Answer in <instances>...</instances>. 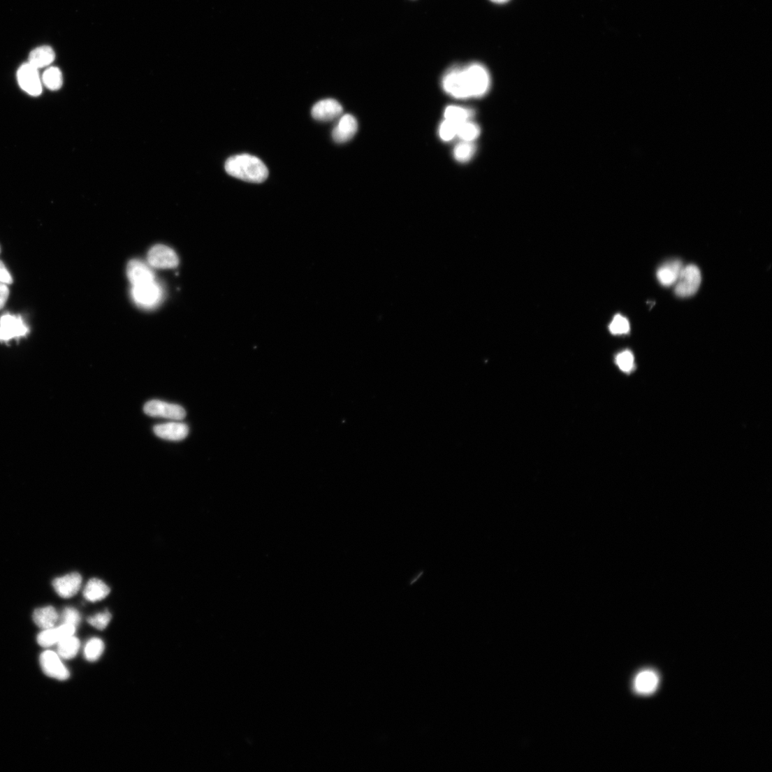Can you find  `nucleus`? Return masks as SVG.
Wrapping results in <instances>:
<instances>
[{"mask_svg":"<svg viewBox=\"0 0 772 772\" xmlns=\"http://www.w3.org/2000/svg\"><path fill=\"white\" fill-rule=\"evenodd\" d=\"M43 82L50 90H58L63 86V74L57 68H48L43 74Z\"/></svg>","mask_w":772,"mask_h":772,"instance_id":"obj_26","label":"nucleus"},{"mask_svg":"<svg viewBox=\"0 0 772 772\" xmlns=\"http://www.w3.org/2000/svg\"><path fill=\"white\" fill-rule=\"evenodd\" d=\"M110 592V588L103 581L98 578H92L87 583L83 595L87 601L96 602L106 598Z\"/></svg>","mask_w":772,"mask_h":772,"instance_id":"obj_18","label":"nucleus"},{"mask_svg":"<svg viewBox=\"0 0 772 772\" xmlns=\"http://www.w3.org/2000/svg\"><path fill=\"white\" fill-rule=\"evenodd\" d=\"M609 330L613 335L627 334L630 330L629 321L621 315H616L609 325Z\"/></svg>","mask_w":772,"mask_h":772,"instance_id":"obj_27","label":"nucleus"},{"mask_svg":"<svg viewBox=\"0 0 772 772\" xmlns=\"http://www.w3.org/2000/svg\"><path fill=\"white\" fill-rule=\"evenodd\" d=\"M148 264L154 268L169 269L176 268L179 263L176 253L169 247L156 245L147 254Z\"/></svg>","mask_w":772,"mask_h":772,"instance_id":"obj_7","label":"nucleus"},{"mask_svg":"<svg viewBox=\"0 0 772 772\" xmlns=\"http://www.w3.org/2000/svg\"><path fill=\"white\" fill-rule=\"evenodd\" d=\"M701 283V274L697 265L683 267L675 284V294L681 298L692 296L698 291Z\"/></svg>","mask_w":772,"mask_h":772,"instance_id":"obj_3","label":"nucleus"},{"mask_svg":"<svg viewBox=\"0 0 772 772\" xmlns=\"http://www.w3.org/2000/svg\"><path fill=\"white\" fill-rule=\"evenodd\" d=\"M144 412L152 417H161L173 420H182L187 412L180 406L164 402L159 400L148 401L144 407Z\"/></svg>","mask_w":772,"mask_h":772,"instance_id":"obj_6","label":"nucleus"},{"mask_svg":"<svg viewBox=\"0 0 772 772\" xmlns=\"http://www.w3.org/2000/svg\"><path fill=\"white\" fill-rule=\"evenodd\" d=\"M127 275L133 286L156 281V276L148 264L139 260H132L127 266Z\"/></svg>","mask_w":772,"mask_h":772,"instance_id":"obj_11","label":"nucleus"},{"mask_svg":"<svg viewBox=\"0 0 772 772\" xmlns=\"http://www.w3.org/2000/svg\"><path fill=\"white\" fill-rule=\"evenodd\" d=\"M481 129L476 123L470 120L458 125L457 136L463 141L473 142L479 138Z\"/></svg>","mask_w":772,"mask_h":772,"instance_id":"obj_23","label":"nucleus"},{"mask_svg":"<svg viewBox=\"0 0 772 772\" xmlns=\"http://www.w3.org/2000/svg\"><path fill=\"white\" fill-rule=\"evenodd\" d=\"M80 647L78 639L74 636L68 637L57 643V655L66 660L73 659L78 653Z\"/></svg>","mask_w":772,"mask_h":772,"instance_id":"obj_21","label":"nucleus"},{"mask_svg":"<svg viewBox=\"0 0 772 772\" xmlns=\"http://www.w3.org/2000/svg\"><path fill=\"white\" fill-rule=\"evenodd\" d=\"M41 665L44 673L58 680H66L70 676L67 667L61 662L59 656L52 651H46L41 656Z\"/></svg>","mask_w":772,"mask_h":772,"instance_id":"obj_9","label":"nucleus"},{"mask_svg":"<svg viewBox=\"0 0 772 772\" xmlns=\"http://www.w3.org/2000/svg\"><path fill=\"white\" fill-rule=\"evenodd\" d=\"M458 124L452 121L445 119L440 126L439 136L445 142L452 140L457 136Z\"/></svg>","mask_w":772,"mask_h":772,"instance_id":"obj_28","label":"nucleus"},{"mask_svg":"<svg viewBox=\"0 0 772 772\" xmlns=\"http://www.w3.org/2000/svg\"><path fill=\"white\" fill-rule=\"evenodd\" d=\"M82 576L78 573H72L59 577L53 581L52 585L57 594L64 599L76 595L80 590Z\"/></svg>","mask_w":772,"mask_h":772,"instance_id":"obj_10","label":"nucleus"},{"mask_svg":"<svg viewBox=\"0 0 772 772\" xmlns=\"http://www.w3.org/2000/svg\"><path fill=\"white\" fill-rule=\"evenodd\" d=\"M616 362L624 372H630L634 365V358L630 351H625L617 355Z\"/></svg>","mask_w":772,"mask_h":772,"instance_id":"obj_30","label":"nucleus"},{"mask_svg":"<svg viewBox=\"0 0 772 772\" xmlns=\"http://www.w3.org/2000/svg\"><path fill=\"white\" fill-rule=\"evenodd\" d=\"M358 131V122L351 115L347 114L340 119L333 131V140L337 143H345L354 138Z\"/></svg>","mask_w":772,"mask_h":772,"instance_id":"obj_13","label":"nucleus"},{"mask_svg":"<svg viewBox=\"0 0 772 772\" xmlns=\"http://www.w3.org/2000/svg\"><path fill=\"white\" fill-rule=\"evenodd\" d=\"M58 620L59 615L52 606L38 609L34 613L36 625L44 630L54 627Z\"/></svg>","mask_w":772,"mask_h":772,"instance_id":"obj_20","label":"nucleus"},{"mask_svg":"<svg viewBox=\"0 0 772 772\" xmlns=\"http://www.w3.org/2000/svg\"><path fill=\"white\" fill-rule=\"evenodd\" d=\"M442 86L446 94L457 99L481 98L490 88V78L483 66L473 64L448 71L443 78Z\"/></svg>","mask_w":772,"mask_h":772,"instance_id":"obj_1","label":"nucleus"},{"mask_svg":"<svg viewBox=\"0 0 772 772\" xmlns=\"http://www.w3.org/2000/svg\"><path fill=\"white\" fill-rule=\"evenodd\" d=\"M228 174L243 181L261 183L268 177L265 165L257 157L249 154L231 157L225 164Z\"/></svg>","mask_w":772,"mask_h":772,"instance_id":"obj_2","label":"nucleus"},{"mask_svg":"<svg viewBox=\"0 0 772 772\" xmlns=\"http://www.w3.org/2000/svg\"><path fill=\"white\" fill-rule=\"evenodd\" d=\"M476 146L473 142L463 141L453 150L455 159L460 163L469 162L474 156Z\"/></svg>","mask_w":772,"mask_h":772,"instance_id":"obj_25","label":"nucleus"},{"mask_svg":"<svg viewBox=\"0 0 772 772\" xmlns=\"http://www.w3.org/2000/svg\"><path fill=\"white\" fill-rule=\"evenodd\" d=\"M154 434L161 439L169 441H182L189 434V428L182 423H167L154 427Z\"/></svg>","mask_w":772,"mask_h":772,"instance_id":"obj_14","label":"nucleus"},{"mask_svg":"<svg viewBox=\"0 0 772 772\" xmlns=\"http://www.w3.org/2000/svg\"><path fill=\"white\" fill-rule=\"evenodd\" d=\"M55 59V53L50 46L37 48L30 52L29 64L41 69L49 66Z\"/></svg>","mask_w":772,"mask_h":772,"instance_id":"obj_19","label":"nucleus"},{"mask_svg":"<svg viewBox=\"0 0 772 772\" xmlns=\"http://www.w3.org/2000/svg\"><path fill=\"white\" fill-rule=\"evenodd\" d=\"M17 80L20 87L30 96H39L42 94V82L38 69L29 64H23L18 70Z\"/></svg>","mask_w":772,"mask_h":772,"instance_id":"obj_5","label":"nucleus"},{"mask_svg":"<svg viewBox=\"0 0 772 772\" xmlns=\"http://www.w3.org/2000/svg\"><path fill=\"white\" fill-rule=\"evenodd\" d=\"M63 624L71 625L77 627L80 622L79 612L73 608H66L61 614Z\"/></svg>","mask_w":772,"mask_h":772,"instance_id":"obj_31","label":"nucleus"},{"mask_svg":"<svg viewBox=\"0 0 772 772\" xmlns=\"http://www.w3.org/2000/svg\"><path fill=\"white\" fill-rule=\"evenodd\" d=\"M13 282V277L6 267L5 264L0 261V283L6 285L12 284Z\"/></svg>","mask_w":772,"mask_h":772,"instance_id":"obj_32","label":"nucleus"},{"mask_svg":"<svg viewBox=\"0 0 772 772\" xmlns=\"http://www.w3.org/2000/svg\"><path fill=\"white\" fill-rule=\"evenodd\" d=\"M343 107L337 101L326 99L317 103L312 108V114L319 121H330L343 113Z\"/></svg>","mask_w":772,"mask_h":772,"instance_id":"obj_15","label":"nucleus"},{"mask_svg":"<svg viewBox=\"0 0 772 772\" xmlns=\"http://www.w3.org/2000/svg\"><path fill=\"white\" fill-rule=\"evenodd\" d=\"M10 290L6 284L0 283V310L3 309L8 299Z\"/></svg>","mask_w":772,"mask_h":772,"instance_id":"obj_33","label":"nucleus"},{"mask_svg":"<svg viewBox=\"0 0 772 772\" xmlns=\"http://www.w3.org/2000/svg\"><path fill=\"white\" fill-rule=\"evenodd\" d=\"M28 333L29 328L21 316L6 314L0 319V341L9 342Z\"/></svg>","mask_w":772,"mask_h":772,"instance_id":"obj_8","label":"nucleus"},{"mask_svg":"<svg viewBox=\"0 0 772 772\" xmlns=\"http://www.w3.org/2000/svg\"><path fill=\"white\" fill-rule=\"evenodd\" d=\"M112 616L109 611L97 613L88 618V623L99 630L105 629L110 622Z\"/></svg>","mask_w":772,"mask_h":772,"instance_id":"obj_29","label":"nucleus"},{"mask_svg":"<svg viewBox=\"0 0 772 772\" xmlns=\"http://www.w3.org/2000/svg\"><path fill=\"white\" fill-rule=\"evenodd\" d=\"M105 645L103 641L99 638L91 639L85 645L84 655L89 662H96L103 654Z\"/></svg>","mask_w":772,"mask_h":772,"instance_id":"obj_24","label":"nucleus"},{"mask_svg":"<svg viewBox=\"0 0 772 772\" xmlns=\"http://www.w3.org/2000/svg\"><path fill=\"white\" fill-rule=\"evenodd\" d=\"M493 3L502 4L509 1V0H490Z\"/></svg>","mask_w":772,"mask_h":772,"instance_id":"obj_34","label":"nucleus"},{"mask_svg":"<svg viewBox=\"0 0 772 772\" xmlns=\"http://www.w3.org/2000/svg\"><path fill=\"white\" fill-rule=\"evenodd\" d=\"M659 677L653 670H643L639 673L634 683L636 692L640 694H650L655 692L658 687Z\"/></svg>","mask_w":772,"mask_h":772,"instance_id":"obj_16","label":"nucleus"},{"mask_svg":"<svg viewBox=\"0 0 772 772\" xmlns=\"http://www.w3.org/2000/svg\"><path fill=\"white\" fill-rule=\"evenodd\" d=\"M76 627L63 624L57 628H51L42 632L38 636V643L43 647L57 644L61 640L75 634Z\"/></svg>","mask_w":772,"mask_h":772,"instance_id":"obj_12","label":"nucleus"},{"mask_svg":"<svg viewBox=\"0 0 772 772\" xmlns=\"http://www.w3.org/2000/svg\"><path fill=\"white\" fill-rule=\"evenodd\" d=\"M132 297L135 303L144 308H152L161 303L163 290L156 282L135 286L132 289Z\"/></svg>","mask_w":772,"mask_h":772,"instance_id":"obj_4","label":"nucleus"},{"mask_svg":"<svg viewBox=\"0 0 772 772\" xmlns=\"http://www.w3.org/2000/svg\"><path fill=\"white\" fill-rule=\"evenodd\" d=\"M0 252H1V249H0Z\"/></svg>","mask_w":772,"mask_h":772,"instance_id":"obj_35","label":"nucleus"},{"mask_svg":"<svg viewBox=\"0 0 772 772\" xmlns=\"http://www.w3.org/2000/svg\"><path fill=\"white\" fill-rule=\"evenodd\" d=\"M683 268L679 260H672L664 263L657 271V279L664 286H671L676 284Z\"/></svg>","mask_w":772,"mask_h":772,"instance_id":"obj_17","label":"nucleus"},{"mask_svg":"<svg viewBox=\"0 0 772 772\" xmlns=\"http://www.w3.org/2000/svg\"><path fill=\"white\" fill-rule=\"evenodd\" d=\"M474 115V112L472 110L454 105L447 107L444 112L446 119L457 123L458 125L470 120Z\"/></svg>","mask_w":772,"mask_h":772,"instance_id":"obj_22","label":"nucleus"}]
</instances>
